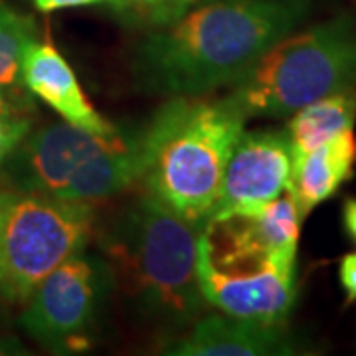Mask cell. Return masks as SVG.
Segmentation results:
<instances>
[{"instance_id": "cell-17", "label": "cell", "mask_w": 356, "mask_h": 356, "mask_svg": "<svg viewBox=\"0 0 356 356\" xmlns=\"http://www.w3.org/2000/svg\"><path fill=\"white\" fill-rule=\"evenodd\" d=\"M339 280L343 285L346 303H356V252L346 254L339 266Z\"/></svg>"}, {"instance_id": "cell-8", "label": "cell", "mask_w": 356, "mask_h": 356, "mask_svg": "<svg viewBox=\"0 0 356 356\" xmlns=\"http://www.w3.org/2000/svg\"><path fill=\"white\" fill-rule=\"evenodd\" d=\"M291 166L287 131H243L224 168L212 216L255 212L280 198L287 191Z\"/></svg>"}, {"instance_id": "cell-2", "label": "cell", "mask_w": 356, "mask_h": 356, "mask_svg": "<svg viewBox=\"0 0 356 356\" xmlns=\"http://www.w3.org/2000/svg\"><path fill=\"white\" fill-rule=\"evenodd\" d=\"M200 229L149 192L103 228L99 245L115 287L147 323L184 329L204 313L196 271Z\"/></svg>"}, {"instance_id": "cell-3", "label": "cell", "mask_w": 356, "mask_h": 356, "mask_svg": "<svg viewBox=\"0 0 356 356\" xmlns=\"http://www.w3.org/2000/svg\"><path fill=\"white\" fill-rule=\"evenodd\" d=\"M245 117L228 97H172L145 125L140 180L149 194L196 226L212 216Z\"/></svg>"}, {"instance_id": "cell-12", "label": "cell", "mask_w": 356, "mask_h": 356, "mask_svg": "<svg viewBox=\"0 0 356 356\" xmlns=\"http://www.w3.org/2000/svg\"><path fill=\"white\" fill-rule=\"evenodd\" d=\"M355 161L356 137L353 129H346L325 145L293 159L287 192L303 220L353 178Z\"/></svg>"}, {"instance_id": "cell-11", "label": "cell", "mask_w": 356, "mask_h": 356, "mask_svg": "<svg viewBox=\"0 0 356 356\" xmlns=\"http://www.w3.org/2000/svg\"><path fill=\"white\" fill-rule=\"evenodd\" d=\"M22 79L32 95L48 103L67 123L95 135H115L119 131L88 102L72 65L51 42L32 40L26 46Z\"/></svg>"}, {"instance_id": "cell-15", "label": "cell", "mask_w": 356, "mask_h": 356, "mask_svg": "<svg viewBox=\"0 0 356 356\" xmlns=\"http://www.w3.org/2000/svg\"><path fill=\"white\" fill-rule=\"evenodd\" d=\"M196 0H119L117 13L127 16L133 22L153 26H166L180 18Z\"/></svg>"}, {"instance_id": "cell-6", "label": "cell", "mask_w": 356, "mask_h": 356, "mask_svg": "<svg viewBox=\"0 0 356 356\" xmlns=\"http://www.w3.org/2000/svg\"><path fill=\"white\" fill-rule=\"evenodd\" d=\"M91 234V204L8 192L0 206V295L26 303L46 275L86 252Z\"/></svg>"}, {"instance_id": "cell-1", "label": "cell", "mask_w": 356, "mask_h": 356, "mask_svg": "<svg viewBox=\"0 0 356 356\" xmlns=\"http://www.w3.org/2000/svg\"><path fill=\"white\" fill-rule=\"evenodd\" d=\"M309 10L311 0H210L140 40L131 58L135 83L166 97L234 86Z\"/></svg>"}, {"instance_id": "cell-14", "label": "cell", "mask_w": 356, "mask_h": 356, "mask_svg": "<svg viewBox=\"0 0 356 356\" xmlns=\"http://www.w3.org/2000/svg\"><path fill=\"white\" fill-rule=\"evenodd\" d=\"M32 40H36L34 22L0 2V99L22 113L34 107L22 79V56Z\"/></svg>"}, {"instance_id": "cell-16", "label": "cell", "mask_w": 356, "mask_h": 356, "mask_svg": "<svg viewBox=\"0 0 356 356\" xmlns=\"http://www.w3.org/2000/svg\"><path fill=\"white\" fill-rule=\"evenodd\" d=\"M30 129V121L22 117V111L6 109L0 111V161L8 159L14 147L24 139Z\"/></svg>"}, {"instance_id": "cell-19", "label": "cell", "mask_w": 356, "mask_h": 356, "mask_svg": "<svg viewBox=\"0 0 356 356\" xmlns=\"http://www.w3.org/2000/svg\"><path fill=\"white\" fill-rule=\"evenodd\" d=\"M343 224L348 238L356 243V198H346L344 200Z\"/></svg>"}, {"instance_id": "cell-18", "label": "cell", "mask_w": 356, "mask_h": 356, "mask_svg": "<svg viewBox=\"0 0 356 356\" xmlns=\"http://www.w3.org/2000/svg\"><path fill=\"white\" fill-rule=\"evenodd\" d=\"M36 8L40 13H56L64 8H77V6H97V4H107L113 10H117L119 0H34Z\"/></svg>"}, {"instance_id": "cell-20", "label": "cell", "mask_w": 356, "mask_h": 356, "mask_svg": "<svg viewBox=\"0 0 356 356\" xmlns=\"http://www.w3.org/2000/svg\"><path fill=\"white\" fill-rule=\"evenodd\" d=\"M6 109H13V107H8L6 103H4V102H2V99H0V111H6ZM14 111H16V109H14Z\"/></svg>"}, {"instance_id": "cell-9", "label": "cell", "mask_w": 356, "mask_h": 356, "mask_svg": "<svg viewBox=\"0 0 356 356\" xmlns=\"http://www.w3.org/2000/svg\"><path fill=\"white\" fill-rule=\"evenodd\" d=\"M121 131V129H119ZM117 131V133H119ZM115 135H95L67 121L50 123L26 133L10 156V175L24 192L60 198L70 180Z\"/></svg>"}, {"instance_id": "cell-5", "label": "cell", "mask_w": 356, "mask_h": 356, "mask_svg": "<svg viewBox=\"0 0 356 356\" xmlns=\"http://www.w3.org/2000/svg\"><path fill=\"white\" fill-rule=\"evenodd\" d=\"M293 254L259 248L234 216H212L198 236V283L206 305L259 323H287L295 305Z\"/></svg>"}, {"instance_id": "cell-13", "label": "cell", "mask_w": 356, "mask_h": 356, "mask_svg": "<svg viewBox=\"0 0 356 356\" xmlns=\"http://www.w3.org/2000/svg\"><path fill=\"white\" fill-rule=\"evenodd\" d=\"M356 89L331 93L309 103L291 115L287 137L291 143L293 159L325 145L346 129L355 127Z\"/></svg>"}, {"instance_id": "cell-7", "label": "cell", "mask_w": 356, "mask_h": 356, "mask_svg": "<svg viewBox=\"0 0 356 356\" xmlns=\"http://www.w3.org/2000/svg\"><path fill=\"white\" fill-rule=\"evenodd\" d=\"M115 289L107 261L72 255L40 281L24 303L20 327L54 355H77L95 341L102 309Z\"/></svg>"}, {"instance_id": "cell-10", "label": "cell", "mask_w": 356, "mask_h": 356, "mask_svg": "<svg viewBox=\"0 0 356 356\" xmlns=\"http://www.w3.org/2000/svg\"><path fill=\"white\" fill-rule=\"evenodd\" d=\"M166 355L178 356H280L297 355L299 344L287 323H259L229 315H206L191 331L168 344Z\"/></svg>"}, {"instance_id": "cell-4", "label": "cell", "mask_w": 356, "mask_h": 356, "mask_svg": "<svg viewBox=\"0 0 356 356\" xmlns=\"http://www.w3.org/2000/svg\"><path fill=\"white\" fill-rule=\"evenodd\" d=\"M356 89V20L334 16L281 38L232 86L245 119L287 117L309 103Z\"/></svg>"}, {"instance_id": "cell-21", "label": "cell", "mask_w": 356, "mask_h": 356, "mask_svg": "<svg viewBox=\"0 0 356 356\" xmlns=\"http://www.w3.org/2000/svg\"><path fill=\"white\" fill-rule=\"evenodd\" d=\"M8 196V192H0V206H2V202H4V198Z\"/></svg>"}]
</instances>
